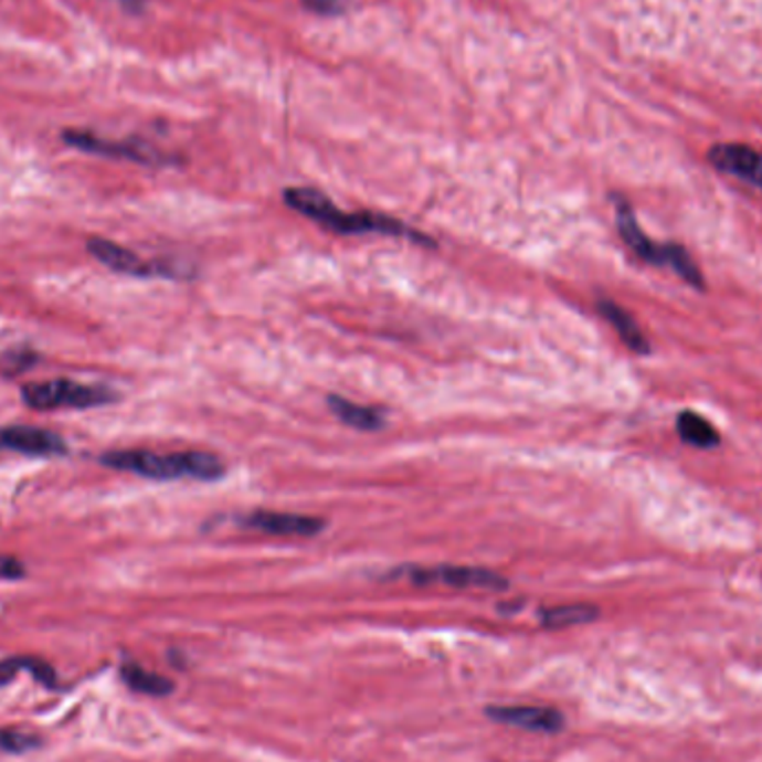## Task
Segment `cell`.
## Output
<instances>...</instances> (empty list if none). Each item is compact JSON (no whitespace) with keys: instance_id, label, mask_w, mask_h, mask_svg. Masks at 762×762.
<instances>
[{"instance_id":"obj_12","label":"cell","mask_w":762,"mask_h":762,"mask_svg":"<svg viewBox=\"0 0 762 762\" xmlns=\"http://www.w3.org/2000/svg\"><path fill=\"white\" fill-rule=\"evenodd\" d=\"M597 310L615 328V332L626 343V348H631L633 352H641V354H647L652 350L649 339L645 337L643 328L635 324V319L622 306H617V304H613L608 299H602L597 304Z\"/></svg>"},{"instance_id":"obj_4","label":"cell","mask_w":762,"mask_h":762,"mask_svg":"<svg viewBox=\"0 0 762 762\" xmlns=\"http://www.w3.org/2000/svg\"><path fill=\"white\" fill-rule=\"evenodd\" d=\"M63 141L81 152H89V155H100V157H109V159H125V161H135V163H144V166H166L170 163V159L155 150L148 144L141 141H112V139H100L92 133H83V130H65L63 133Z\"/></svg>"},{"instance_id":"obj_19","label":"cell","mask_w":762,"mask_h":762,"mask_svg":"<svg viewBox=\"0 0 762 762\" xmlns=\"http://www.w3.org/2000/svg\"><path fill=\"white\" fill-rule=\"evenodd\" d=\"M39 361V354L30 348H14L6 354H0V374L3 377H19L34 368Z\"/></svg>"},{"instance_id":"obj_13","label":"cell","mask_w":762,"mask_h":762,"mask_svg":"<svg viewBox=\"0 0 762 762\" xmlns=\"http://www.w3.org/2000/svg\"><path fill=\"white\" fill-rule=\"evenodd\" d=\"M328 406H330V411L335 413V417H337L339 422H343L346 426L357 428V431L372 433V431L384 428V424H387V422H384V415H381L377 409L354 404V402L343 400V398H339V395H330V398H328Z\"/></svg>"},{"instance_id":"obj_1","label":"cell","mask_w":762,"mask_h":762,"mask_svg":"<svg viewBox=\"0 0 762 762\" xmlns=\"http://www.w3.org/2000/svg\"><path fill=\"white\" fill-rule=\"evenodd\" d=\"M284 199L299 214H304V216L317 221L319 225H324L332 232H339V234L379 232V234H393V236H409L415 243L433 245V241L426 234L400 223L398 219L374 214V212L346 214L328 197H324L321 192H317L313 188H290V190H286Z\"/></svg>"},{"instance_id":"obj_21","label":"cell","mask_w":762,"mask_h":762,"mask_svg":"<svg viewBox=\"0 0 762 762\" xmlns=\"http://www.w3.org/2000/svg\"><path fill=\"white\" fill-rule=\"evenodd\" d=\"M304 6L321 17H332L343 12V0H304Z\"/></svg>"},{"instance_id":"obj_14","label":"cell","mask_w":762,"mask_h":762,"mask_svg":"<svg viewBox=\"0 0 762 762\" xmlns=\"http://www.w3.org/2000/svg\"><path fill=\"white\" fill-rule=\"evenodd\" d=\"M676 431H678L682 442H687L696 448H713L720 444V435H718L716 426L709 424L705 417L689 413V411L680 413V417L676 420Z\"/></svg>"},{"instance_id":"obj_3","label":"cell","mask_w":762,"mask_h":762,"mask_svg":"<svg viewBox=\"0 0 762 762\" xmlns=\"http://www.w3.org/2000/svg\"><path fill=\"white\" fill-rule=\"evenodd\" d=\"M23 402L34 411L56 409H92L116 400V395L103 387H85L72 379H52L28 384L21 391Z\"/></svg>"},{"instance_id":"obj_18","label":"cell","mask_w":762,"mask_h":762,"mask_svg":"<svg viewBox=\"0 0 762 762\" xmlns=\"http://www.w3.org/2000/svg\"><path fill=\"white\" fill-rule=\"evenodd\" d=\"M43 744L36 733L21 729H0V751L3 753H28Z\"/></svg>"},{"instance_id":"obj_22","label":"cell","mask_w":762,"mask_h":762,"mask_svg":"<svg viewBox=\"0 0 762 762\" xmlns=\"http://www.w3.org/2000/svg\"><path fill=\"white\" fill-rule=\"evenodd\" d=\"M123 6L133 12H139L144 8V0H123Z\"/></svg>"},{"instance_id":"obj_2","label":"cell","mask_w":762,"mask_h":762,"mask_svg":"<svg viewBox=\"0 0 762 762\" xmlns=\"http://www.w3.org/2000/svg\"><path fill=\"white\" fill-rule=\"evenodd\" d=\"M100 464L135 473L148 479H201L214 481L221 479L225 473V464L214 457L212 453L190 451V453H152V451H109L100 457Z\"/></svg>"},{"instance_id":"obj_16","label":"cell","mask_w":762,"mask_h":762,"mask_svg":"<svg viewBox=\"0 0 762 762\" xmlns=\"http://www.w3.org/2000/svg\"><path fill=\"white\" fill-rule=\"evenodd\" d=\"M600 615V611L591 604H564L542 611V624L547 628H567L578 624H589Z\"/></svg>"},{"instance_id":"obj_20","label":"cell","mask_w":762,"mask_h":762,"mask_svg":"<svg viewBox=\"0 0 762 762\" xmlns=\"http://www.w3.org/2000/svg\"><path fill=\"white\" fill-rule=\"evenodd\" d=\"M25 575V567L21 560L12 555H0V580H21Z\"/></svg>"},{"instance_id":"obj_8","label":"cell","mask_w":762,"mask_h":762,"mask_svg":"<svg viewBox=\"0 0 762 762\" xmlns=\"http://www.w3.org/2000/svg\"><path fill=\"white\" fill-rule=\"evenodd\" d=\"M243 527L264 531L279 538H315L326 529L321 518L299 516V514H277V511H254L245 516Z\"/></svg>"},{"instance_id":"obj_9","label":"cell","mask_w":762,"mask_h":762,"mask_svg":"<svg viewBox=\"0 0 762 762\" xmlns=\"http://www.w3.org/2000/svg\"><path fill=\"white\" fill-rule=\"evenodd\" d=\"M486 716L495 722L520 727L536 733H558L564 727V716L551 707H531V705H504L486 707Z\"/></svg>"},{"instance_id":"obj_10","label":"cell","mask_w":762,"mask_h":762,"mask_svg":"<svg viewBox=\"0 0 762 762\" xmlns=\"http://www.w3.org/2000/svg\"><path fill=\"white\" fill-rule=\"evenodd\" d=\"M709 163L731 177L753 183L762 190V155L749 146L720 144L709 150Z\"/></svg>"},{"instance_id":"obj_17","label":"cell","mask_w":762,"mask_h":762,"mask_svg":"<svg viewBox=\"0 0 762 762\" xmlns=\"http://www.w3.org/2000/svg\"><path fill=\"white\" fill-rule=\"evenodd\" d=\"M21 669H30L34 674V678H39L45 685H54L56 682V674L50 665H45L43 660L36 658H10L0 663V687L8 685Z\"/></svg>"},{"instance_id":"obj_11","label":"cell","mask_w":762,"mask_h":762,"mask_svg":"<svg viewBox=\"0 0 762 762\" xmlns=\"http://www.w3.org/2000/svg\"><path fill=\"white\" fill-rule=\"evenodd\" d=\"M615 219H617V230H620V236L624 239V243L638 254V257L647 264H654V266H665L667 262V243L665 245H658L654 243L641 227L638 219H635L631 205L624 201V199H617L615 201Z\"/></svg>"},{"instance_id":"obj_6","label":"cell","mask_w":762,"mask_h":762,"mask_svg":"<svg viewBox=\"0 0 762 762\" xmlns=\"http://www.w3.org/2000/svg\"><path fill=\"white\" fill-rule=\"evenodd\" d=\"M85 247L98 264H103L105 268H109L114 273L130 275V277H170L159 266L144 262L139 254H135L133 250H127V247H123L109 239L94 236L85 243Z\"/></svg>"},{"instance_id":"obj_7","label":"cell","mask_w":762,"mask_h":762,"mask_svg":"<svg viewBox=\"0 0 762 762\" xmlns=\"http://www.w3.org/2000/svg\"><path fill=\"white\" fill-rule=\"evenodd\" d=\"M8 448L36 457H61L67 453V442L45 428L36 426H8L0 428V451Z\"/></svg>"},{"instance_id":"obj_5","label":"cell","mask_w":762,"mask_h":762,"mask_svg":"<svg viewBox=\"0 0 762 762\" xmlns=\"http://www.w3.org/2000/svg\"><path fill=\"white\" fill-rule=\"evenodd\" d=\"M409 578L415 584H446L453 589H488L504 591L508 582L488 569L481 567H428V569H409Z\"/></svg>"},{"instance_id":"obj_15","label":"cell","mask_w":762,"mask_h":762,"mask_svg":"<svg viewBox=\"0 0 762 762\" xmlns=\"http://www.w3.org/2000/svg\"><path fill=\"white\" fill-rule=\"evenodd\" d=\"M120 678L127 682V687H133L135 691H141L148 696H168L174 689L172 680H168L166 676H159L155 671H148L135 663H127L120 669Z\"/></svg>"}]
</instances>
